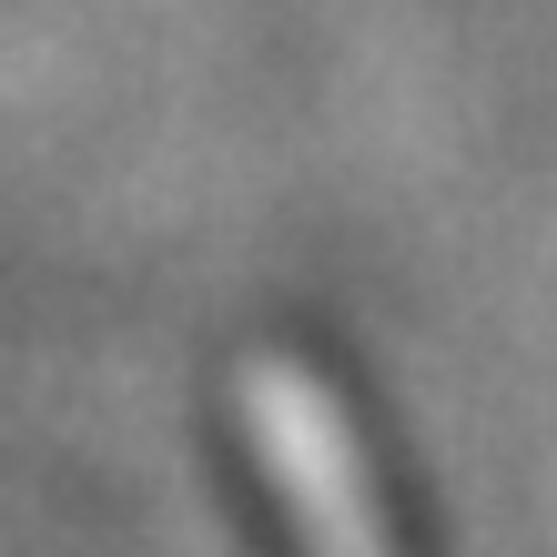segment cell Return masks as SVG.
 Wrapping results in <instances>:
<instances>
[{
	"mask_svg": "<svg viewBox=\"0 0 557 557\" xmlns=\"http://www.w3.org/2000/svg\"><path fill=\"white\" fill-rule=\"evenodd\" d=\"M244 476L274 528V557H416L406 507H375V436L305 366L244 375Z\"/></svg>",
	"mask_w": 557,
	"mask_h": 557,
	"instance_id": "obj_1",
	"label": "cell"
}]
</instances>
